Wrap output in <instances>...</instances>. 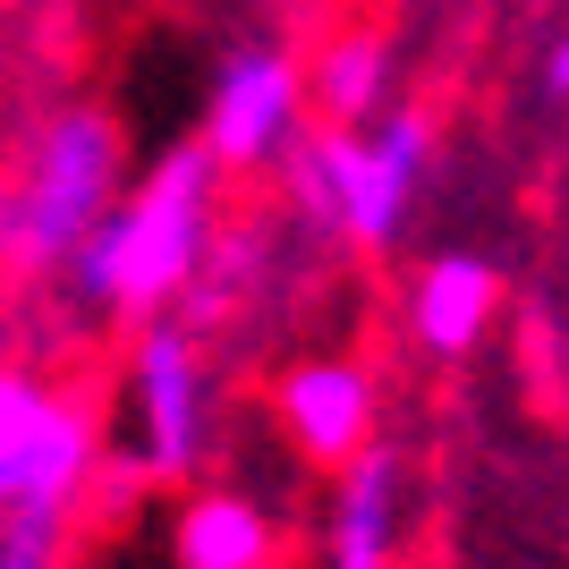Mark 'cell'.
I'll return each mask as SVG.
<instances>
[{
	"label": "cell",
	"instance_id": "6da1fadb",
	"mask_svg": "<svg viewBox=\"0 0 569 569\" xmlns=\"http://www.w3.org/2000/svg\"><path fill=\"white\" fill-rule=\"evenodd\" d=\"M213 196H221V162L204 144L162 153L60 263L69 298L86 315H162L170 298H188L204 256H213Z\"/></svg>",
	"mask_w": 569,
	"mask_h": 569
},
{
	"label": "cell",
	"instance_id": "7a4b0ae2",
	"mask_svg": "<svg viewBox=\"0 0 569 569\" xmlns=\"http://www.w3.org/2000/svg\"><path fill=\"white\" fill-rule=\"evenodd\" d=\"M119 204V128L102 111H51L0 188V272H60Z\"/></svg>",
	"mask_w": 569,
	"mask_h": 569
},
{
	"label": "cell",
	"instance_id": "3957f363",
	"mask_svg": "<svg viewBox=\"0 0 569 569\" xmlns=\"http://www.w3.org/2000/svg\"><path fill=\"white\" fill-rule=\"evenodd\" d=\"M298 204L315 221H332L357 247H391L408 221V196L426 179V119L417 111H382L366 137L357 128H332L298 153Z\"/></svg>",
	"mask_w": 569,
	"mask_h": 569
},
{
	"label": "cell",
	"instance_id": "277c9868",
	"mask_svg": "<svg viewBox=\"0 0 569 569\" xmlns=\"http://www.w3.org/2000/svg\"><path fill=\"white\" fill-rule=\"evenodd\" d=\"M102 476V417L86 391L0 366V510H77Z\"/></svg>",
	"mask_w": 569,
	"mask_h": 569
},
{
	"label": "cell",
	"instance_id": "5b68a950",
	"mask_svg": "<svg viewBox=\"0 0 569 569\" xmlns=\"http://www.w3.org/2000/svg\"><path fill=\"white\" fill-rule=\"evenodd\" d=\"M128 417H137V468L144 476H188L213 433V382L196 357L188 323H144L137 366H128Z\"/></svg>",
	"mask_w": 569,
	"mask_h": 569
},
{
	"label": "cell",
	"instance_id": "8992f818",
	"mask_svg": "<svg viewBox=\"0 0 569 569\" xmlns=\"http://www.w3.org/2000/svg\"><path fill=\"white\" fill-rule=\"evenodd\" d=\"M298 102H307V86H298V60L272 43L256 51H230L213 77V102H204V153H213L221 170H263L281 162L289 137H298Z\"/></svg>",
	"mask_w": 569,
	"mask_h": 569
},
{
	"label": "cell",
	"instance_id": "52a82bcc",
	"mask_svg": "<svg viewBox=\"0 0 569 569\" xmlns=\"http://www.w3.org/2000/svg\"><path fill=\"white\" fill-rule=\"evenodd\" d=\"M281 426L307 459H357L375 433V375L349 357H307L281 375Z\"/></svg>",
	"mask_w": 569,
	"mask_h": 569
},
{
	"label": "cell",
	"instance_id": "ba28073f",
	"mask_svg": "<svg viewBox=\"0 0 569 569\" xmlns=\"http://www.w3.org/2000/svg\"><path fill=\"white\" fill-rule=\"evenodd\" d=\"M179 569H272L281 561V519L247 493H196L170 527Z\"/></svg>",
	"mask_w": 569,
	"mask_h": 569
},
{
	"label": "cell",
	"instance_id": "9c48e42d",
	"mask_svg": "<svg viewBox=\"0 0 569 569\" xmlns=\"http://www.w3.org/2000/svg\"><path fill=\"white\" fill-rule=\"evenodd\" d=\"M391 536H400V459L357 451L332 501V569H391Z\"/></svg>",
	"mask_w": 569,
	"mask_h": 569
},
{
	"label": "cell",
	"instance_id": "30bf717a",
	"mask_svg": "<svg viewBox=\"0 0 569 569\" xmlns=\"http://www.w3.org/2000/svg\"><path fill=\"white\" fill-rule=\"evenodd\" d=\"M493 298H501V281L485 256H433L417 272V340L433 357H468L485 340V323H493Z\"/></svg>",
	"mask_w": 569,
	"mask_h": 569
},
{
	"label": "cell",
	"instance_id": "8fae6325",
	"mask_svg": "<svg viewBox=\"0 0 569 569\" xmlns=\"http://www.w3.org/2000/svg\"><path fill=\"white\" fill-rule=\"evenodd\" d=\"M391 51L382 34H340L323 60H315V102L332 111V128H366V119L391 111Z\"/></svg>",
	"mask_w": 569,
	"mask_h": 569
},
{
	"label": "cell",
	"instance_id": "7c38bea8",
	"mask_svg": "<svg viewBox=\"0 0 569 569\" xmlns=\"http://www.w3.org/2000/svg\"><path fill=\"white\" fill-rule=\"evenodd\" d=\"M77 510H0V569H69Z\"/></svg>",
	"mask_w": 569,
	"mask_h": 569
},
{
	"label": "cell",
	"instance_id": "4fadbf2b",
	"mask_svg": "<svg viewBox=\"0 0 569 569\" xmlns=\"http://www.w3.org/2000/svg\"><path fill=\"white\" fill-rule=\"evenodd\" d=\"M552 94H569V34H561V51H552Z\"/></svg>",
	"mask_w": 569,
	"mask_h": 569
}]
</instances>
